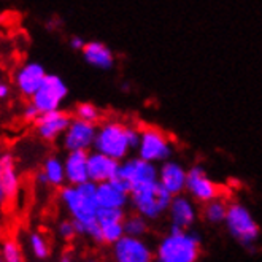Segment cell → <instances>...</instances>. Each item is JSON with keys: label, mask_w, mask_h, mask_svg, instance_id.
<instances>
[{"label": "cell", "mask_w": 262, "mask_h": 262, "mask_svg": "<svg viewBox=\"0 0 262 262\" xmlns=\"http://www.w3.org/2000/svg\"><path fill=\"white\" fill-rule=\"evenodd\" d=\"M94 181H83L80 184H64L60 186V202L69 211L70 218L76 220L84 226L96 220V211L99 208L96 199Z\"/></svg>", "instance_id": "obj_1"}, {"label": "cell", "mask_w": 262, "mask_h": 262, "mask_svg": "<svg viewBox=\"0 0 262 262\" xmlns=\"http://www.w3.org/2000/svg\"><path fill=\"white\" fill-rule=\"evenodd\" d=\"M202 254V238L197 232H168L156 246L154 259L159 262H195Z\"/></svg>", "instance_id": "obj_2"}, {"label": "cell", "mask_w": 262, "mask_h": 262, "mask_svg": "<svg viewBox=\"0 0 262 262\" xmlns=\"http://www.w3.org/2000/svg\"><path fill=\"white\" fill-rule=\"evenodd\" d=\"M170 200L172 194L162 188L158 180L132 188L129 192V205L135 213L142 214L148 221L162 218L170 205Z\"/></svg>", "instance_id": "obj_3"}, {"label": "cell", "mask_w": 262, "mask_h": 262, "mask_svg": "<svg viewBox=\"0 0 262 262\" xmlns=\"http://www.w3.org/2000/svg\"><path fill=\"white\" fill-rule=\"evenodd\" d=\"M227 227V232L234 240L243 246H253L257 243L260 235V227L254 220L248 207L240 202L227 205V213L223 221Z\"/></svg>", "instance_id": "obj_4"}, {"label": "cell", "mask_w": 262, "mask_h": 262, "mask_svg": "<svg viewBox=\"0 0 262 262\" xmlns=\"http://www.w3.org/2000/svg\"><path fill=\"white\" fill-rule=\"evenodd\" d=\"M92 149L103 152L116 161L126 159L130 152L127 142V124H122L118 121H108L97 126Z\"/></svg>", "instance_id": "obj_5"}, {"label": "cell", "mask_w": 262, "mask_h": 262, "mask_svg": "<svg viewBox=\"0 0 262 262\" xmlns=\"http://www.w3.org/2000/svg\"><path fill=\"white\" fill-rule=\"evenodd\" d=\"M135 151L138 158L154 164L172 159L173 156L172 142L158 127H145L140 130V142Z\"/></svg>", "instance_id": "obj_6"}, {"label": "cell", "mask_w": 262, "mask_h": 262, "mask_svg": "<svg viewBox=\"0 0 262 262\" xmlns=\"http://www.w3.org/2000/svg\"><path fill=\"white\" fill-rule=\"evenodd\" d=\"M67 94H69V88L66 81L59 75L46 73L41 84L32 94V97H30V102L37 106V110L40 113H45V112L60 108V105L66 100Z\"/></svg>", "instance_id": "obj_7"}, {"label": "cell", "mask_w": 262, "mask_h": 262, "mask_svg": "<svg viewBox=\"0 0 262 262\" xmlns=\"http://www.w3.org/2000/svg\"><path fill=\"white\" fill-rule=\"evenodd\" d=\"M184 192L199 204H205L208 200L221 195V189L214 183L204 167L194 165L189 170H186V183H184Z\"/></svg>", "instance_id": "obj_8"}, {"label": "cell", "mask_w": 262, "mask_h": 262, "mask_svg": "<svg viewBox=\"0 0 262 262\" xmlns=\"http://www.w3.org/2000/svg\"><path fill=\"white\" fill-rule=\"evenodd\" d=\"M97 124L92 122L73 118L69 122L67 129L60 135V142H62V148L69 151H89L92 149V143H94Z\"/></svg>", "instance_id": "obj_9"}, {"label": "cell", "mask_w": 262, "mask_h": 262, "mask_svg": "<svg viewBox=\"0 0 262 262\" xmlns=\"http://www.w3.org/2000/svg\"><path fill=\"white\" fill-rule=\"evenodd\" d=\"M112 254L118 262H151L154 251L143 237L122 235L112 245Z\"/></svg>", "instance_id": "obj_10"}, {"label": "cell", "mask_w": 262, "mask_h": 262, "mask_svg": "<svg viewBox=\"0 0 262 262\" xmlns=\"http://www.w3.org/2000/svg\"><path fill=\"white\" fill-rule=\"evenodd\" d=\"M70 121L72 115L69 112L56 108L51 112L40 113L34 121V126L38 138H41L43 142H56L64 134Z\"/></svg>", "instance_id": "obj_11"}, {"label": "cell", "mask_w": 262, "mask_h": 262, "mask_svg": "<svg viewBox=\"0 0 262 262\" xmlns=\"http://www.w3.org/2000/svg\"><path fill=\"white\" fill-rule=\"evenodd\" d=\"M118 173L122 175L130 183V189L142 186V184L158 180V165L154 162H148L142 158H126L119 161Z\"/></svg>", "instance_id": "obj_12"}, {"label": "cell", "mask_w": 262, "mask_h": 262, "mask_svg": "<svg viewBox=\"0 0 262 262\" xmlns=\"http://www.w3.org/2000/svg\"><path fill=\"white\" fill-rule=\"evenodd\" d=\"M167 213H168V218H170V224L184 230H189L197 221L195 202L189 195H184L183 192L172 195Z\"/></svg>", "instance_id": "obj_13"}, {"label": "cell", "mask_w": 262, "mask_h": 262, "mask_svg": "<svg viewBox=\"0 0 262 262\" xmlns=\"http://www.w3.org/2000/svg\"><path fill=\"white\" fill-rule=\"evenodd\" d=\"M119 167V161L96 149L88 151V178L96 184L112 180Z\"/></svg>", "instance_id": "obj_14"}, {"label": "cell", "mask_w": 262, "mask_h": 262, "mask_svg": "<svg viewBox=\"0 0 262 262\" xmlns=\"http://www.w3.org/2000/svg\"><path fill=\"white\" fill-rule=\"evenodd\" d=\"M158 181L172 195L184 192V183H186V168L180 162L167 159L158 167Z\"/></svg>", "instance_id": "obj_15"}, {"label": "cell", "mask_w": 262, "mask_h": 262, "mask_svg": "<svg viewBox=\"0 0 262 262\" xmlns=\"http://www.w3.org/2000/svg\"><path fill=\"white\" fill-rule=\"evenodd\" d=\"M46 75V70L38 62H27L19 67V70L14 75V84H16L18 91L24 97H32L34 92L41 84L43 78Z\"/></svg>", "instance_id": "obj_16"}, {"label": "cell", "mask_w": 262, "mask_h": 262, "mask_svg": "<svg viewBox=\"0 0 262 262\" xmlns=\"http://www.w3.org/2000/svg\"><path fill=\"white\" fill-rule=\"evenodd\" d=\"M19 173L11 152L0 154V189L5 200H13L19 191Z\"/></svg>", "instance_id": "obj_17"}, {"label": "cell", "mask_w": 262, "mask_h": 262, "mask_svg": "<svg viewBox=\"0 0 262 262\" xmlns=\"http://www.w3.org/2000/svg\"><path fill=\"white\" fill-rule=\"evenodd\" d=\"M84 60L96 69L100 70H110L115 66V54L113 51L102 41L92 40L84 41V46L81 48Z\"/></svg>", "instance_id": "obj_18"}, {"label": "cell", "mask_w": 262, "mask_h": 262, "mask_svg": "<svg viewBox=\"0 0 262 262\" xmlns=\"http://www.w3.org/2000/svg\"><path fill=\"white\" fill-rule=\"evenodd\" d=\"M64 161V175L67 184L88 181V151H69Z\"/></svg>", "instance_id": "obj_19"}, {"label": "cell", "mask_w": 262, "mask_h": 262, "mask_svg": "<svg viewBox=\"0 0 262 262\" xmlns=\"http://www.w3.org/2000/svg\"><path fill=\"white\" fill-rule=\"evenodd\" d=\"M96 199H97L99 207L127 208V205H129V194L116 188L110 180L97 184Z\"/></svg>", "instance_id": "obj_20"}, {"label": "cell", "mask_w": 262, "mask_h": 262, "mask_svg": "<svg viewBox=\"0 0 262 262\" xmlns=\"http://www.w3.org/2000/svg\"><path fill=\"white\" fill-rule=\"evenodd\" d=\"M38 183L43 186H56L60 188L66 184V175H64V161L56 154H51L45 159L41 172L37 177Z\"/></svg>", "instance_id": "obj_21"}, {"label": "cell", "mask_w": 262, "mask_h": 262, "mask_svg": "<svg viewBox=\"0 0 262 262\" xmlns=\"http://www.w3.org/2000/svg\"><path fill=\"white\" fill-rule=\"evenodd\" d=\"M227 200L223 199L221 195L214 197L208 202L204 204V220L210 224H223L224 218H226V213H227Z\"/></svg>", "instance_id": "obj_22"}, {"label": "cell", "mask_w": 262, "mask_h": 262, "mask_svg": "<svg viewBox=\"0 0 262 262\" xmlns=\"http://www.w3.org/2000/svg\"><path fill=\"white\" fill-rule=\"evenodd\" d=\"M122 229H124L126 235H132V237H145L149 230V221L146 218H143L142 214L138 213H130L127 214L124 220H122Z\"/></svg>", "instance_id": "obj_23"}, {"label": "cell", "mask_w": 262, "mask_h": 262, "mask_svg": "<svg viewBox=\"0 0 262 262\" xmlns=\"http://www.w3.org/2000/svg\"><path fill=\"white\" fill-rule=\"evenodd\" d=\"M73 118H78L88 122H92V124H99V121L102 119V112L97 108L94 103H89V102H81L75 106L73 110Z\"/></svg>", "instance_id": "obj_24"}, {"label": "cell", "mask_w": 262, "mask_h": 262, "mask_svg": "<svg viewBox=\"0 0 262 262\" xmlns=\"http://www.w3.org/2000/svg\"><path fill=\"white\" fill-rule=\"evenodd\" d=\"M29 246L35 259H48L51 254L50 243L40 232H32L29 235Z\"/></svg>", "instance_id": "obj_25"}, {"label": "cell", "mask_w": 262, "mask_h": 262, "mask_svg": "<svg viewBox=\"0 0 262 262\" xmlns=\"http://www.w3.org/2000/svg\"><path fill=\"white\" fill-rule=\"evenodd\" d=\"M102 230V240L103 245H113L118 242L122 235H124V229H122V221H115V223H103L100 224Z\"/></svg>", "instance_id": "obj_26"}, {"label": "cell", "mask_w": 262, "mask_h": 262, "mask_svg": "<svg viewBox=\"0 0 262 262\" xmlns=\"http://www.w3.org/2000/svg\"><path fill=\"white\" fill-rule=\"evenodd\" d=\"M0 259L5 262H21L24 260L21 246L14 240H5L0 246Z\"/></svg>", "instance_id": "obj_27"}, {"label": "cell", "mask_w": 262, "mask_h": 262, "mask_svg": "<svg viewBox=\"0 0 262 262\" xmlns=\"http://www.w3.org/2000/svg\"><path fill=\"white\" fill-rule=\"evenodd\" d=\"M126 208H112V207H99L96 211V220L99 224L122 221L126 216Z\"/></svg>", "instance_id": "obj_28"}, {"label": "cell", "mask_w": 262, "mask_h": 262, "mask_svg": "<svg viewBox=\"0 0 262 262\" xmlns=\"http://www.w3.org/2000/svg\"><path fill=\"white\" fill-rule=\"evenodd\" d=\"M57 234H59V237L62 238L64 242H72V240L76 237L75 226H73L72 218L64 220V221H60V223H59V226H57Z\"/></svg>", "instance_id": "obj_29"}, {"label": "cell", "mask_w": 262, "mask_h": 262, "mask_svg": "<svg viewBox=\"0 0 262 262\" xmlns=\"http://www.w3.org/2000/svg\"><path fill=\"white\" fill-rule=\"evenodd\" d=\"M127 142H129L130 151L137 149L138 142H140V129H137L134 126H127Z\"/></svg>", "instance_id": "obj_30"}, {"label": "cell", "mask_w": 262, "mask_h": 262, "mask_svg": "<svg viewBox=\"0 0 262 262\" xmlns=\"http://www.w3.org/2000/svg\"><path fill=\"white\" fill-rule=\"evenodd\" d=\"M40 115V112L37 110V106L30 102V103H27L26 106H24V110H23V118L26 119V121H29V122H34L35 119H37V116Z\"/></svg>", "instance_id": "obj_31"}, {"label": "cell", "mask_w": 262, "mask_h": 262, "mask_svg": "<svg viewBox=\"0 0 262 262\" xmlns=\"http://www.w3.org/2000/svg\"><path fill=\"white\" fill-rule=\"evenodd\" d=\"M70 46H72V50H75V51H81V48L84 46V40L81 37H72L70 38Z\"/></svg>", "instance_id": "obj_32"}, {"label": "cell", "mask_w": 262, "mask_h": 262, "mask_svg": "<svg viewBox=\"0 0 262 262\" xmlns=\"http://www.w3.org/2000/svg\"><path fill=\"white\" fill-rule=\"evenodd\" d=\"M10 86L7 84V83H4V81H0V100H4V99H7L8 96H10Z\"/></svg>", "instance_id": "obj_33"}, {"label": "cell", "mask_w": 262, "mask_h": 262, "mask_svg": "<svg viewBox=\"0 0 262 262\" xmlns=\"http://www.w3.org/2000/svg\"><path fill=\"white\" fill-rule=\"evenodd\" d=\"M5 202V197H4V192H2V189H0V205H2Z\"/></svg>", "instance_id": "obj_34"}, {"label": "cell", "mask_w": 262, "mask_h": 262, "mask_svg": "<svg viewBox=\"0 0 262 262\" xmlns=\"http://www.w3.org/2000/svg\"><path fill=\"white\" fill-rule=\"evenodd\" d=\"M0 81H2V80H0Z\"/></svg>", "instance_id": "obj_35"}]
</instances>
